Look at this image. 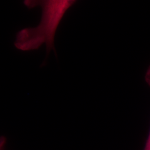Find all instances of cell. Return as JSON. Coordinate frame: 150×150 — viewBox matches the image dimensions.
I'll return each mask as SVG.
<instances>
[{
  "mask_svg": "<svg viewBox=\"0 0 150 150\" xmlns=\"http://www.w3.org/2000/svg\"><path fill=\"white\" fill-rule=\"evenodd\" d=\"M76 0H23L29 9L40 6L42 16L38 25L18 31L14 45L21 51L38 50L45 45L47 52L54 50V38L60 22Z\"/></svg>",
  "mask_w": 150,
  "mask_h": 150,
  "instance_id": "6da1fadb",
  "label": "cell"
},
{
  "mask_svg": "<svg viewBox=\"0 0 150 150\" xmlns=\"http://www.w3.org/2000/svg\"><path fill=\"white\" fill-rule=\"evenodd\" d=\"M145 81L148 85L150 86V65L149 67H148L147 72H146ZM144 150H150V131H149V136H148L147 142H146L145 143V148H144Z\"/></svg>",
  "mask_w": 150,
  "mask_h": 150,
  "instance_id": "7a4b0ae2",
  "label": "cell"
},
{
  "mask_svg": "<svg viewBox=\"0 0 150 150\" xmlns=\"http://www.w3.org/2000/svg\"><path fill=\"white\" fill-rule=\"evenodd\" d=\"M7 140L4 136H0V150H7Z\"/></svg>",
  "mask_w": 150,
  "mask_h": 150,
  "instance_id": "3957f363",
  "label": "cell"
}]
</instances>
